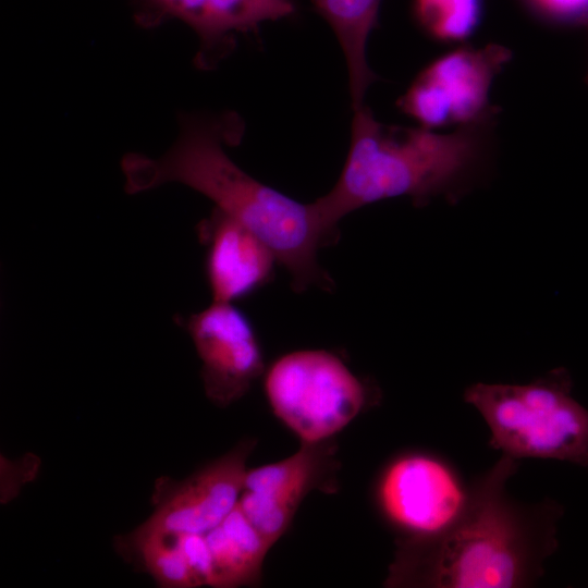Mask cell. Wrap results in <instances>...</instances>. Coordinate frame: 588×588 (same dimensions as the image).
<instances>
[{
    "label": "cell",
    "instance_id": "cell-10",
    "mask_svg": "<svg viewBox=\"0 0 588 588\" xmlns=\"http://www.w3.org/2000/svg\"><path fill=\"white\" fill-rule=\"evenodd\" d=\"M180 323L201 360L205 394L215 405L224 408L241 400L265 373L255 328L233 303L212 302L198 313L180 317Z\"/></svg>",
    "mask_w": 588,
    "mask_h": 588
},
{
    "label": "cell",
    "instance_id": "cell-15",
    "mask_svg": "<svg viewBox=\"0 0 588 588\" xmlns=\"http://www.w3.org/2000/svg\"><path fill=\"white\" fill-rule=\"evenodd\" d=\"M114 548L138 571L148 574L158 587L201 586L175 535L146 530L137 526L130 532L118 536Z\"/></svg>",
    "mask_w": 588,
    "mask_h": 588
},
{
    "label": "cell",
    "instance_id": "cell-17",
    "mask_svg": "<svg viewBox=\"0 0 588 588\" xmlns=\"http://www.w3.org/2000/svg\"><path fill=\"white\" fill-rule=\"evenodd\" d=\"M536 21L554 28L588 25V0H517Z\"/></svg>",
    "mask_w": 588,
    "mask_h": 588
},
{
    "label": "cell",
    "instance_id": "cell-18",
    "mask_svg": "<svg viewBox=\"0 0 588 588\" xmlns=\"http://www.w3.org/2000/svg\"><path fill=\"white\" fill-rule=\"evenodd\" d=\"M177 541L201 586H212L213 566L204 534L175 535Z\"/></svg>",
    "mask_w": 588,
    "mask_h": 588
},
{
    "label": "cell",
    "instance_id": "cell-8",
    "mask_svg": "<svg viewBox=\"0 0 588 588\" xmlns=\"http://www.w3.org/2000/svg\"><path fill=\"white\" fill-rule=\"evenodd\" d=\"M256 442L243 439L184 479L158 478L151 498L154 510L138 526L170 535L207 534L237 504L248 469L246 461Z\"/></svg>",
    "mask_w": 588,
    "mask_h": 588
},
{
    "label": "cell",
    "instance_id": "cell-16",
    "mask_svg": "<svg viewBox=\"0 0 588 588\" xmlns=\"http://www.w3.org/2000/svg\"><path fill=\"white\" fill-rule=\"evenodd\" d=\"M412 15L419 29L440 44H463L479 28L483 0H413Z\"/></svg>",
    "mask_w": 588,
    "mask_h": 588
},
{
    "label": "cell",
    "instance_id": "cell-12",
    "mask_svg": "<svg viewBox=\"0 0 588 588\" xmlns=\"http://www.w3.org/2000/svg\"><path fill=\"white\" fill-rule=\"evenodd\" d=\"M206 248L204 270L213 302L233 303L266 285L273 275V252L245 225L213 208L197 225Z\"/></svg>",
    "mask_w": 588,
    "mask_h": 588
},
{
    "label": "cell",
    "instance_id": "cell-13",
    "mask_svg": "<svg viewBox=\"0 0 588 588\" xmlns=\"http://www.w3.org/2000/svg\"><path fill=\"white\" fill-rule=\"evenodd\" d=\"M213 566V588H235L260 583L272 544L254 527L238 502L229 515L205 534Z\"/></svg>",
    "mask_w": 588,
    "mask_h": 588
},
{
    "label": "cell",
    "instance_id": "cell-5",
    "mask_svg": "<svg viewBox=\"0 0 588 588\" xmlns=\"http://www.w3.org/2000/svg\"><path fill=\"white\" fill-rule=\"evenodd\" d=\"M264 391L274 416L302 442L333 438L371 401L372 391L327 350H298L271 363Z\"/></svg>",
    "mask_w": 588,
    "mask_h": 588
},
{
    "label": "cell",
    "instance_id": "cell-11",
    "mask_svg": "<svg viewBox=\"0 0 588 588\" xmlns=\"http://www.w3.org/2000/svg\"><path fill=\"white\" fill-rule=\"evenodd\" d=\"M150 22L176 19L200 39L198 65L212 68L235 45L237 35L257 33L266 22L296 12L293 0H140Z\"/></svg>",
    "mask_w": 588,
    "mask_h": 588
},
{
    "label": "cell",
    "instance_id": "cell-14",
    "mask_svg": "<svg viewBox=\"0 0 588 588\" xmlns=\"http://www.w3.org/2000/svg\"><path fill=\"white\" fill-rule=\"evenodd\" d=\"M381 0H311L342 48L353 110L364 103L368 87L378 79L367 62V41L378 24Z\"/></svg>",
    "mask_w": 588,
    "mask_h": 588
},
{
    "label": "cell",
    "instance_id": "cell-7",
    "mask_svg": "<svg viewBox=\"0 0 588 588\" xmlns=\"http://www.w3.org/2000/svg\"><path fill=\"white\" fill-rule=\"evenodd\" d=\"M468 486L440 456L407 451L380 470L373 501L382 519L400 537H426L446 528L461 513Z\"/></svg>",
    "mask_w": 588,
    "mask_h": 588
},
{
    "label": "cell",
    "instance_id": "cell-19",
    "mask_svg": "<svg viewBox=\"0 0 588 588\" xmlns=\"http://www.w3.org/2000/svg\"><path fill=\"white\" fill-rule=\"evenodd\" d=\"M586 82H587V84H588V73H587Z\"/></svg>",
    "mask_w": 588,
    "mask_h": 588
},
{
    "label": "cell",
    "instance_id": "cell-6",
    "mask_svg": "<svg viewBox=\"0 0 588 588\" xmlns=\"http://www.w3.org/2000/svg\"><path fill=\"white\" fill-rule=\"evenodd\" d=\"M512 58V50L500 44L462 45L427 64L397 99V107L429 130L481 120L500 111L490 103V90Z\"/></svg>",
    "mask_w": 588,
    "mask_h": 588
},
{
    "label": "cell",
    "instance_id": "cell-4",
    "mask_svg": "<svg viewBox=\"0 0 588 588\" xmlns=\"http://www.w3.org/2000/svg\"><path fill=\"white\" fill-rule=\"evenodd\" d=\"M564 368L525 384L469 385L464 401L490 429L489 445L515 460L543 458L588 469V408L572 395Z\"/></svg>",
    "mask_w": 588,
    "mask_h": 588
},
{
    "label": "cell",
    "instance_id": "cell-1",
    "mask_svg": "<svg viewBox=\"0 0 588 588\" xmlns=\"http://www.w3.org/2000/svg\"><path fill=\"white\" fill-rule=\"evenodd\" d=\"M518 460L501 457L469 486L465 505L441 531L399 537L385 587L524 588L559 548L562 504L524 503L507 493Z\"/></svg>",
    "mask_w": 588,
    "mask_h": 588
},
{
    "label": "cell",
    "instance_id": "cell-9",
    "mask_svg": "<svg viewBox=\"0 0 588 588\" xmlns=\"http://www.w3.org/2000/svg\"><path fill=\"white\" fill-rule=\"evenodd\" d=\"M339 465L333 438L302 442L291 456L247 469L238 504L254 527L273 546L286 532L309 492L336 491Z\"/></svg>",
    "mask_w": 588,
    "mask_h": 588
},
{
    "label": "cell",
    "instance_id": "cell-3",
    "mask_svg": "<svg viewBox=\"0 0 588 588\" xmlns=\"http://www.w3.org/2000/svg\"><path fill=\"white\" fill-rule=\"evenodd\" d=\"M353 112L343 170L332 189L314 201L335 236L343 217L380 200L406 196L421 207L443 196L456 203L491 162L499 111L449 133L381 123L366 105Z\"/></svg>",
    "mask_w": 588,
    "mask_h": 588
},
{
    "label": "cell",
    "instance_id": "cell-2",
    "mask_svg": "<svg viewBox=\"0 0 588 588\" xmlns=\"http://www.w3.org/2000/svg\"><path fill=\"white\" fill-rule=\"evenodd\" d=\"M243 131L241 118L233 112L184 117L177 139L163 156L124 157L126 192L184 184L265 242L289 271L295 292L313 285L330 290L332 281L319 266L317 253L336 236L324 226L314 201L299 203L264 184L228 156L225 147L237 145Z\"/></svg>",
    "mask_w": 588,
    "mask_h": 588
}]
</instances>
